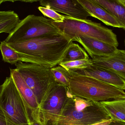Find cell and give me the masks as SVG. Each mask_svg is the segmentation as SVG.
I'll list each match as a JSON object with an SVG mask.
<instances>
[{"mask_svg": "<svg viewBox=\"0 0 125 125\" xmlns=\"http://www.w3.org/2000/svg\"><path fill=\"white\" fill-rule=\"evenodd\" d=\"M73 40L62 34L7 44L14 50L42 59L52 68L59 64Z\"/></svg>", "mask_w": 125, "mask_h": 125, "instance_id": "6da1fadb", "label": "cell"}, {"mask_svg": "<svg viewBox=\"0 0 125 125\" xmlns=\"http://www.w3.org/2000/svg\"><path fill=\"white\" fill-rule=\"evenodd\" d=\"M110 119L100 102L73 96L69 90L55 125H91Z\"/></svg>", "mask_w": 125, "mask_h": 125, "instance_id": "7a4b0ae2", "label": "cell"}, {"mask_svg": "<svg viewBox=\"0 0 125 125\" xmlns=\"http://www.w3.org/2000/svg\"><path fill=\"white\" fill-rule=\"evenodd\" d=\"M70 73L68 88L73 96L97 102L125 100L124 90L91 77Z\"/></svg>", "mask_w": 125, "mask_h": 125, "instance_id": "3957f363", "label": "cell"}, {"mask_svg": "<svg viewBox=\"0 0 125 125\" xmlns=\"http://www.w3.org/2000/svg\"><path fill=\"white\" fill-rule=\"evenodd\" d=\"M52 22L62 34L70 37L73 40L78 36H86L117 47L119 45L116 35L112 30L101 23L87 19L78 20L67 15H64L62 23H57L52 20Z\"/></svg>", "mask_w": 125, "mask_h": 125, "instance_id": "277c9868", "label": "cell"}, {"mask_svg": "<svg viewBox=\"0 0 125 125\" xmlns=\"http://www.w3.org/2000/svg\"><path fill=\"white\" fill-rule=\"evenodd\" d=\"M69 89L59 84H52L44 96L39 107L30 114L42 125H55L67 100Z\"/></svg>", "mask_w": 125, "mask_h": 125, "instance_id": "5b68a950", "label": "cell"}, {"mask_svg": "<svg viewBox=\"0 0 125 125\" xmlns=\"http://www.w3.org/2000/svg\"><path fill=\"white\" fill-rule=\"evenodd\" d=\"M62 34L51 19L43 16L29 15L21 20L5 41L7 44L17 43Z\"/></svg>", "mask_w": 125, "mask_h": 125, "instance_id": "8992f818", "label": "cell"}, {"mask_svg": "<svg viewBox=\"0 0 125 125\" xmlns=\"http://www.w3.org/2000/svg\"><path fill=\"white\" fill-rule=\"evenodd\" d=\"M0 94V107L4 113L8 125L31 123L28 110L10 76L6 78Z\"/></svg>", "mask_w": 125, "mask_h": 125, "instance_id": "52a82bcc", "label": "cell"}, {"mask_svg": "<svg viewBox=\"0 0 125 125\" xmlns=\"http://www.w3.org/2000/svg\"><path fill=\"white\" fill-rule=\"evenodd\" d=\"M27 86L36 95L39 104L52 84L57 83L51 68L37 64L18 62L15 64Z\"/></svg>", "mask_w": 125, "mask_h": 125, "instance_id": "ba28073f", "label": "cell"}, {"mask_svg": "<svg viewBox=\"0 0 125 125\" xmlns=\"http://www.w3.org/2000/svg\"><path fill=\"white\" fill-rule=\"evenodd\" d=\"M39 2L42 6L50 8L72 18L86 20L90 16L78 0H42Z\"/></svg>", "mask_w": 125, "mask_h": 125, "instance_id": "9c48e42d", "label": "cell"}, {"mask_svg": "<svg viewBox=\"0 0 125 125\" xmlns=\"http://www.w3.org/2000/svg\"><path fill=\"white\" fill-rule=\"evenodd\" d=\"M69 72L71 73L91 77L112 85L120 89L125 90V79L112 71L93 65L85 69Z\"/></svg>", "mask_w": 125, "mask_h": 125, "instance_id": "30bf717a", "label": "cell"}, {"mask_svg": "<svg viewBox=\"0 0 125 125\" xmlns=\"http://www.w3.org/2000/svg\"><path fill=\"white\" fill-rule=\"evenodd\" d=\"M93 65L106 69L118 75L125 80V51L117 49L114 53L91 59Z\"/></svg>", "mask_w": 125, "mask_h": 125, "instance_id": "8fae6325", "label": "cell"}, {"mask_svg": "<svg viewBox=\"0 0 125 125\" xmlns=\"http://www.w3.org/2000/svg\"><path fill=\"white\" fill-rule=\"evenodd\" d=\"M83 47L92 58L95 57H104L114 53L117 50L116 47L86 36H79L73 39Z\"/></svg>", "mask_w": 125, "mask_h": 125, "instance_id": "7c38bea8", "label": "cell"}, {"mask_svg": "<svg viewBox=\"0 0 125 125\" xmlns=\"http://www.w3.org/2000/svg\"><path fill=\"white\" fill-rule=\"evenodd\" d=\"M10 76L12 78L25 105L28 110L30 117L31 113L39 107V104L37 98L32 90L27 86L17 71L15 69H10Z\"/></svg>", "mask_w": 125, "mask_h": 125, "instance_id": "4fadbf2b", "label": "cell"}, {"mask_svg": "<svg viewBox=\"0 0 125 125\" xmlns=\"http://www.w3.org/2000/svg\"><path fill=\"white\" fill-rule=\"evenodd\" d=\"M0 50L3 60L5 62L15 64L18 62L37 64L52 68L51 66L42 59L32 56L17 52L10 47L4 41L1 42Z\"/></svg>", "mask_w": 125, "mask_h": 125, "instance_id": "5bb4252c", "label": "cell"}, {"mask_svg": "<svg viewBox=\"0 0 125 125\" xmlns=\"http://www.w3.org/2000/svg\"><path fill=\"white\" fill-rule=\"evenodd\" d=\"M90 14V16L100 20L108 26L122 28L117 20L103 7L93 0H78Z\"/></svg>", "mask_w": 125, "mask_h": 125, "instance_id": "9a60e30c", "label": "cell"}, {"mask_svg": "<svg viewBox=\"0 0 125 125\" xmlns=\"http://www.w3.org/2000/svg\"><path fill=\"white\" fill-rule=\"evenodd\" d=\"M111 14L125 31V0H93Z\"/></svg>", "mask_w": 125, "mask_h": 125, "instance_id": "2e32d148", "label": "cell"}, {"mask_svg": "<svg viewBox=\"0 0 125 125\" xmlns=\"http://www.w3.org/2000/svg\"><path fill=\"white\" fill-rule=\"evenodd\" d=\"M100 102L112 120L125 122V100Z\"/></svg>", "mask_w": 125, "mask_h": 125, "instance_id": "e0dca14e", "label": "cell"}, {"mask_svg": "<svg viewBox=\"0 0 125 125\" xmlns=\"http://www.w3.org/2000/svg\"><path fill=\"white\" fill-rule=\"evenodd\" d=\"M20 21L18 15L14 11H0V34H11Z\"/></svg>", "mask_w": 125, "mask_h": 125, "instance_id": "ac0fdd59", "label": "cell"}, {"mask_svg": "<svg viewBox=\"0 0 125 125\" xmlns=\"http://www.w3.org/2000/svg\"><path fill=\"white\" fill-rule=\"evenodd\" d=\"M89 58V55L84 49L78 44L73 42L68 48L61 62Z\"/></svg>", "mask_w": 125, "mask_h": 125, "instance_id": "d6986e66", "label": "cell"}, {"mask_svg": "<svg viewBox=\"0 0 125 125\" xmlns=\"http://www.w3.org/2000/svg\"><path fill=\"white\" fill-rule=\"evenodd\" d=\"M51 70L56 83L68 87L71 76L70 72L59 65L52 68Z\"/></svg>", "mask_w": 125, "mask_h": 125, "instance_id": "ffe728a7", "label": "cell"}, {"mask_svg": "<svg viewBox=\"0 0 125 125\" xmlns=\"http://www.w3.org/2000/svg\"><path fill=\"white\" fill-rule=\"evenodd\" d=\"M93 64L91 59L76 60L67 62H61L59 64L69 72L87 68Z\"/></svg>", "mask_w": 125, "mask_h": 125, "instance_id": "44dd1931", "label": "cell"}, {"mask_svg": "<svg viewBox=\"0 0 125 125\" xmlns=\"http://www.w3.org/2000/svg\"><path fill=\"white\" fill-rule=\"evenodd\" d=\"M38 9L44 16L51 18L55 22L57 23H62L63 22L64 15L59 14L53 10L42 6L39 7Z\"/></svg>", "mask_w": 125, "mask_h": 125, "instance_id": "7402d4cb", "label": "cell"}, {"mask_svg": "<svg viewBox=\"0 0 125 125\" xmlns=\"http://www.w3.org/2000/svg\"><path fill=\"white\" fill-rule=\"evenodd\" d=\"M0 125H8V122L4 113L0 107Z\"/></svg>", "mask_w": 125, "mask_h": 125, "instance_id": "603a6c76", "label": "cell"}, {"mask_svg": "<svg viewBox=\"0 0 125 125\" xmlns=\"http://www.w3.org/2000/svg\"><path fill=\"white\" fill-rule=\"evenodd\" d=\"M108 125H125V122L122 121L112 120L111 122Z\"/></svg>", "mask_w": 125, "mask_h": 125, "instance_id": "cb8c5ba5", "label": "cell"}, {"mask_svg": "<svg viewBox=\"0 0 125 125\" xmlns=\"http://www.w3.org/2000/svg\"><path fill=\"white\" fill-rule=\"evenodd\" d=\"M112 121V120L111 119H110L106 121H103L101 122L98 123L91 125H108Z\"/></svg>", "mask_w": 125, "mask_h": 125, "instance_id": "d4e9b609", "label": "cell"}, {"mask_svg": "<svg viewBox=\"0 0 125 125\" xmlns=\"http://www.w3.org/2000/svg\"><path fill=\"white\" fill-rule=\"evenodd\" d=\"M30 125H42L40 123L36 121L35 120L33 119L31 120Z\"/></svg>", "mask_w": 125, "mask_h": 125, "instance_id": "484cf974", "label": "cell"}, {"mask_svg": "<svg viewBox=\"0 0 125 125\" xmlns=\"http://www.w3.org/2000/svg\"><path fill=\"white\" fill-rule=\"evenodd\" d=\"M19 1H22V2H30V3H32L34 2L39 1L40 0H20Z\"/></svg>", "mask_w": 125, "mask_h": 125, "instance_id": "4316f807", "label": "cell"}, {"mask_svg": "<svg viewBox=\"0 0 125 125\" xmlns=\"http://www.w3.org/2000/svg\"><path fill=\"white\" fill-rule=\"evenodd\" d=\"M3 84L0 86V94L1 93V91H2V89H3Z\"/></svg>", "mask_w": 125, "mask_h": 125, "instance_id": "83f0119b", "label": "cell"}, {"mask_svg": "<svg viewBox=\"0 0 125 125\" xmlns=\"http://www.w3.org/2000/svg\"><path fill=\"white\" fill-rule=\"evenodd\" d=\"M5 1H9V0H0V4H1L3 2H5Z\"/></svg>", "mask_w": 125, "mask_h": 125, "instance_id": "f1b7e54d", "label": "cell"}, {"mask_svg": "<svg viewBox=\"0 0 125 125\" xmlns=\"http://www.w3.org/2000/svg\"><path fill=\"white\" fill-rule=\"evenodd\" d=\"M30 125V123H27V124H21V125Z\"/></svg>", "mask_w": 125, "mask_h": 125, "instance_id": "f546056e", "label": "cell"}, {"mask_svg": "<svg viewBox=\"0 0 125 125\" xmlns=\"http://www.w3.org/2000/svg\"></svg>", "mask_w": 125, "mask_h": 125, "instance_id": "4dcf8cb0", "label": "cell"}]
</instances>
